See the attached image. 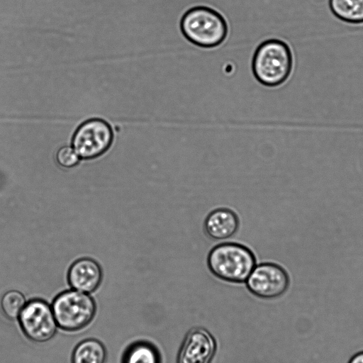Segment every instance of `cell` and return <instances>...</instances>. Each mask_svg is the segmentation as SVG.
Listing matches in <instances>:
<instances>
[{
  "instance_id": "7",
  "label": "cell",
  "mask_w": 363,
  "mask_h": 363,
  "mask_svg": "<svg viewBox=\"0 0 363 363\" xmlns=\"http://www.w3.org/2000/svg\"><path fill=\"white\" fill-rule=\"evenodd\" d=\"M248 290L263 298L281 296L288 289L289 277L285 269L274 262L255 265L246 279Z\"/></svg>"
},
{
  "instance_id": "5",
  "label": "cell",
  "mask_w": 363,
  "mask_h": 363,
  "mask_svg": "<svg viewBox=\"0 0 363 363\" xmlns=\"http://www.w3.org/2000/svg\"><path fill=\"white\" fill-rule=\"evenodd\" d=\"M113 133L110 124L99 118L82 123L76 129L72 146L79 157L91 159L101 155L111 146Z\"/></svg>"
},
{
  "instance_id": "10",
  "label": "cell",
  "mask_w": 363,
  "mask_h": 363,
  "mask_svg": "<svg viewBox=\"0 0 363 363\" xmlns=\"http://www.w3.org/2000/svg\"><path fill=\"white\" fill-rule=\"evenodd\" d=\"M240 220L235 211L228 208H217L206 217L203 229L210 238L223 240L230 238L238 231Z\"/></svg>"
},
{
  "instance_id": "14",
  "label": "cell",
  "mask_w": 363,
  "mask_h": 363,
  "mask_svg": "<svg viewBox=\"0 0 363 363\" xmlns=\"http://www.w3.org/2000/svg\"><path fill=\"white\" fill-rule=\"evenodd\" d=\"M26 303V298L21 291L10 290L2 296L0 307L5 317L13 320L18 319Z\"/></svg>"
},
{
  "instance_id": "3",
  "label": "cell",
  "mask_w": 363,
  "mask_h": 363,
  "mask_svg": "<svg viewBox=\"0 0 363 363\" xmlns=\"http://www.w3.org/2000/svg\"><path fill=\"white\" fill-rule=\"evenodd\" d=\"M184 36L200 48L220 45L228 35V24L223 16L208 6H194L187 10L180 21Z\"/></svg>"
},
{
  "instance_id": "2",
  "label": "cell",
  "mask_w": 363,
  "mask_h": 363,
  "mask_svg": "<svg viewBox=\"0 0 363 363\" xmlns=\"http://www.w3.org/2000/svg\"><path fill=\"white\" fill-rule=\"evenodd\" d=\"M255 264L253 252L238 242L218 244L211 248L207 256V266L210 272L228 282L246 281Z\"/></svg>"
},
{
  "instance_id": "15",
  "label": "cell",
  "mask_w": 363,
  "mask_h": 363,
  "mask_svg": "<svg viewBox=\"0 0 363 363\" xmlns=\"http://www.w3.org/2000/svg\"><path fill=\"white\" fill-rule=\"evenodd\" d=\"M57 162L64 167H71L77 164L79 157L72 146L61 147L56 154Z\"/></svg>"
},
{
  "instance_id": "8",
  "label": "cell",
  "mask_w": 363,
  "mask_h": 363,
  "mask_svg": "<svg viewBox=\"0 0 363 363\" xmlns=\"http://www.w3.org/2000/svg\"><path fill=\"white\" fill-rule=\"evenodd\" d=\"M216 350V342L211 333L203 328H194L184 337L177 363H211Z\"/></svg>"
},
{
  "instance_id": "4",
  "label": "cell",
  "mask_w": 363,
  "mask_h": 363,
  "mask_svg": "<svg viewBox=\"0 0 363 363\" xmlns=\"http://www.w3.org/2000/svg\"><path fill=\"white\" fill-rule=\"evenodd\" d=\"M58 328L67 332L89 325L96 313V304L89 294L74 289L58 294L51 305Z\"/></svg>"
},
{
  "instance_id": "6",
  "label": "cell",
  "mask_w": 363,
  "mask_h": 363,
  "mask_svg": "<svg viewBox=\"0 0 363 363\" xmlns=\"http://www.w3.org/2000/svg\"><path fill=\"white\" fill-rule=\"evenodd\" d=\"M18 320L25 336L34 342L49 341L58 328L51 305L41 299L28 301Z\"/></svg>"
},
{
  "instance_id": "11",
  "label": "cell",
  "mask_w": 363,
  "mask_h": 363,
  "mask_svg": "<svg viewBox=\"0 0 363 363\" xmlns=\"http://www.w3.org/2000/svg\"><path fill=\"white\" fill-rule=\"evenodd\" d=\"M328 4L340 21L351 25L363 24V0H329Z\"/></svg>"
},
{
  "instance_id": "9",
  "label": "cell",
  "mask_w": 363,
  "mask_h": 363,
  "mask_svg": "<svg viewBox=\"0 0 363 363\" xmlns=\"http://www.w3.org/2000/svg\"><path fill=\"white\" fill-rule=\"evenodd\" d=\"M102 272L99 264L90 258L75 261L68 272V281L72 289L91 294L99 286Z\"/></svg>"
},
{
  "instance_id": "16",
  "label": "cell",
  "mask_w": 363,
  "mask_h": 363,
  "mask_svg": "<svg viewBox=\"0 0 363 363\" xmlns=\"http://www.w3.org/2000/svg\"><path fill=\"white\" fill-rule=\"evenodd\" d=\"M348 363H363V352L354 354Z\"/></svg>"
},
{
  "instance_id": "13",
  "label": "cell",
  "mask_w": 363,
  "mask_h": 363,
  "mask_svg": "<svg viewBox=\"0 0 363 363\" xmlns=\"http://www.w3.org/2000/svg\"><path fill=\"white\" fill-rule=\"evenodd\" d=\"M160 355L152 344L141 341L131 345L124 353L122 363H160Z\"/></svg>"
},
{
  "instance_id": "1",
  "label": "cell",
  "mask_w": 363,
  "mask_h": 363,
  "mask_svg": "<svg viewBox=\"0 0 363 363\" xmlns=\"http://www.w3.org/2000/svg\"><path fill=\"white\" fill-rule=\"evenodd\" d=\"M294 65L291 48L286 41L272 38L259 45L252 62V72L257 80L269 86H278L291 77Z\"/></svg>"
},
{
  "instance_id": "12",
  "label": "cell",
  "mask_w": 363,
  "mask_h": 363,
  "mask_svg": "<svg viewBox=\"0 0 363 363\" xmlns=\"http://www.w3.org/2000/svg\"><path fill=\"white\" fill-rule=\"evenodd\" d=\"M106 350L99 340L89 338L79 342L73 350L72 363H104Z\"/></svg>"
}]
</instances>
